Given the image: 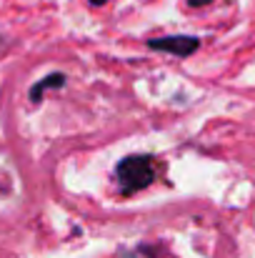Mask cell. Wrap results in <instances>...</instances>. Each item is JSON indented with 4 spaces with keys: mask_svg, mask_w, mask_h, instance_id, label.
I'll use <instances>...</instances> for the list:
<instances>
[{
    "mask_svg": "<svg viewBox=\"0 0 255 258\" xmlns=\"http://www.w3.org/2000/svg\"><path fill=\"white\" fill-rule=\"evenodd\" d=\"M88 3H90V5H105L108 0H88Z\"/></svg>",
    "mask_w": 255,
    "mask_h": 258,
    "instance_id": "5b68a950",
    "label": "cell"
},
{
    "mask_svg": "<svg viewBox=\"0 0 255 258\" xmlns=\"http://www.w3.org/2000/svg\"><path fill=\"white\" fill-rule=\"evenodd\" d=\"M65 73H48L43 81H38V83H33L30 86V93H28V98H30V103H40L43 98H45V93L48 90H55V88H63L65 86Z\"/></svg>",
    "mask_w": 255,
    "mask_h": 258,
    "instance_id": "3957f363",
    "label": "cell"
},
{
    "mask_svg": "<svg viewBox=\"0 0 255 258\" xmlns=\"http://www.w3.org/2000/svg\"><path fill=\"white\" fill-rule=\"evenodd\" d=\"M190 8H205V5H210L213 0H185Z\"/></svg>",
    "mask_w": 255,
    "mask_h": 258,
    "instance_id": "277c9868",
    "label": "cell"
},
{
    "mask_svg": "<svg viewBox=\"0 0 255 258\" xmlns=\"http://www.w3.org/2000/svg\"><path fill=\"white\" fill-rule=\"evenodd\" d=\"M148 48L158 50V53L175 55V58H190L200 48V38H195V35H163V38H150Z\"/></svg>",
    "mask_w": 255,
    "mask_h": 258,
    "instance_id": "7a4b0ae2",
    "label": "cell"
},
{
    "mask_svg": "<svg viewBox=\"0 0 255 258\" xmlns=\"http://www.w3.org/2000/svg\"><path fill=\"white\" fill-rule=\"evenodd\" d=\"M155 175H158L155 158L145 156V153H133V156L120 158L115 171H113V178H115L123 196H133L138 190H145L148 185H153Z\"/></svg>",
    "mask_w": 255,
    "mask_h": 258,
    "instance_id": "6da1fadb",
    "label": "cell"
},
{
    "mask_svg": "<svg viewBox=\"0 0 255 258\" xmlns=\"http://www.w3.org/2000/svg\"><path fill=\"white\" fill-rule=\"evenodd\" d=\"M0 48H3V38H0Z\"/></svg>",
    "mask_w": 255,
    "mask_h": 258,
    "instance_id": "8992f818",
    "label": "cell"
}]
</instances>
